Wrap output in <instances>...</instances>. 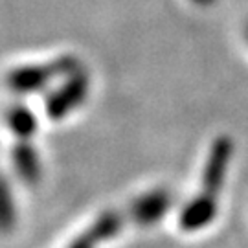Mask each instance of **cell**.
I'll return each mask as SVG.
<instances>
[{"instance_id": "6da1fadb", "label": "cell", "mask_w": 248, "mask_h": 248, "mask_svg": "<svg viewBox=\"0 0 248 248\" xmlns=\"http://www.w3.org/2000/svg\"><path fill=\"white\" fill-rule=\"evenodd\" d=\"M79 70V64L74 57H61L50 62V66H22L9 74V87L20 94H31L45 89L53 76H64Z\"/></svg>"}, {"instance_id": "7a4b0ae2", "label": "cell", "mask_w": 248, "mask_h": 248, "mask_svg": "<svg viewBox=\"0 0 248 248\" xmlns=\"http://www.w3.org/2000/svg\"><path fill=\"white\" fill-rule=\"evenodd\" d=\"M232 155H233V143L228 136H221L213 142L202 173V189L201 193H197V197L219 204V193L224 186Z\"/></svg>"}, {"instance_id": "3957f363", "label": "cell", "mask_w": 248, "mask_h": 248, "mask_svg": "<svg viewBox=\"0 0 248 248\" xmlns=\"http://www.w3.org/2000/svg\"><path fill=\"white\" fill-rule=\"evenodd\" d=\"M87 92H89V76L83 74L79 68L78 72L70 74L64 85H61L46 99V112L52 120H61L85 101Z\"/></svg>"}, {"instance_id": "277c9868", "label": "cell", "mask_w": 248, "mask_h": 248, "mask_svg": "<svg viewBox=\"0 0 248 248\" xmlns=\"http://www.w3.org/2000/svg\"><path fill=\"white\" fill-rule=\"evenodd\" d=\"M171 206V195L166 189H155L136 199L131 206V217L140 226H151L160 221Z\"/></svg>"}, {"instance_id": "5b68a950", "label": "cell", "mask_w": 248, "mask_h": 248, "mask_svg": "<svg viewBox=\"0 0 248 248\" xmlns=\"http://www.w3.org/2000/svg\"><path fill=\"white\" fill-rule=\"evenodd\" d=\"M122 226H124V219L120 213L107 212L92 222V226L83 235H79L70 248H96L103 241L114 237L122 230Z\"/></svg>"}, {"instance_id": "8992f818", "label": "cell", "mask_w": 248, "mask_h": 248, "mask_svg": "<svg viewBox=\"0 0 248 248\" xmlns=\"http://www.w3.org/2000/svg\"><path fill=\"white\" fill-rule=\"evenodd\" d=\"M217 208H219V204L204 201V199L195 195V199H191V201L184 206V210L180 212L178 224H180V228L184 232L202 230V228H206V226L215 219Z\"/></svg>"}, {"instance_id": "52a82bcc", "label": "cell", "mask_w": 248, "mask_h": 248, "mask_svg": "<svg viewBox=\"0 0 248 248\" xmlns=\"http://www.w3.org/2000/svg\"><path fill=\"white\" fill-rule=\"evenodd\" d=\"M13 164L17 175L24 184H35L41 178V160L33 145L28 142H20L13 149Z\"/></svg>"}, {"instance_id": "ba28073f", "label": "cell", "mask_w": 248, "mask_h": 248, "mask_svg": "<svg viewBox=\"0 0 248 248\" xmlns=\"http://www.w3.org/2000/svg\"><path fill=\"white\" fill-rule=\"evenodd\" d=\"M8 125L18 138L28 140L37 129V120L28 107L17 105L8 112Z\"/></svg>"}, {"instance_id": "9c48e42d", "label": "cell", "mask_w": 248, "mask_h": 248, "mask_svg": "<svg viewBox=\"0 0 248 248\" xmlns=\"http://www.w3.org/2000/svg\"><path fill=\"white\" fill-rule=\"evenodd\" d=\"M17 208L8 182L0 177V233H8L15 228Z\"/></svg>"}, {"instance_id": "30bf717a", "label": "cell", "mask_w": 248, "mask_h": 248, "mask_svg": "<svg viewBox=\"0 0 248 248\" xmlns=\"http://www.w3.org/2000/svg\"><path fill=\"white\" fill-rule=\"evenodd\" d=\"M193 2H197V4H210V2H213V0H193Z\"/></svg>"}]
</instances>
